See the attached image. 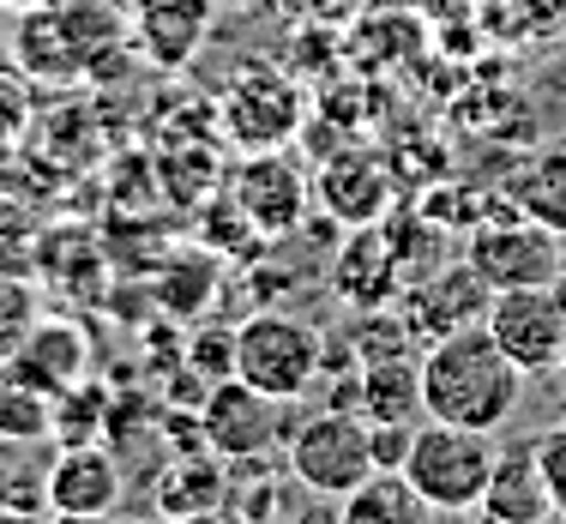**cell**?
Returning a JSON list of instances; mask_svg holds the SVG:
<instances>
[{"instance_id":"cell-13","label":"cell","mask_w":566,"mask_h":524,"mask_svg":"<svg viewBox=\"0 0 566 524\" xmlns=\"http://www.w3.org/2000/svg\"><path fill=\"white\" fill-rule=\"evenodd\" d=\"M127 489V470L109 447L78 440L49 459V518H109Z\"/></svg>"},{"instance_id":"cell-30","label":"cell","mask_w":566,"mask_h":524,"mask_svg":"<svg viewBox=\"0 0 566 524\" xmlns=\"http://www.w3.org/2000/svg\"><path fill=\"white\" fill-rule=\"evenodd\" d=\"M416 422H398V416H374L368 422V447H374V470H403L410 459Z\"/></svg>"},{"instance_id":"cell-15","label":"cell","mask_w":566,"mask_h":524,"mask_svg":"<svg viewBox=\"0 0 566 524\" xmlns=\"http://www.w3.org/2000/svg\"><path fill=\"white\" fill-rule=\"evenodd\" d=\"M489 524H548L555 513V494H548L543 470H536V440H512V447L494 452L489 489H482L476 506Z\"/></svg>"},{"instance_id":"cell-32","label":"cell","mask_w":566,"mask_h":524,"mask_svg":"<svg viewBox=\"0 0 566 524\" xmlns=\"http://www.w3.org/2000/svg\"><path fill=\"white\" fill-rule=\"evenodd\" d=\"M0 7H19L24 12V7H55V0H0Z\"/></svg>"},{"instance_id":"cell-11","label":"cell","mask_w":566,"mask_h":524,"mask_svg":"<svg viewBox=\"0 0 566 524\" xmlns=\"http://www.w3.org/2000/svg\"><path fill=\"white\" fill-rule=\"evenodd\" d=\"M314 206L338 218V230H361V223L392 218L398 206V175L392 157L368 151V145H344L338 157L314 169Z\"/></svg>"},{"instance_id":"cell-1","label":"cell","mask_w":566,"mask_h":524,"mask_svg":"<svg viewBox=\"0 0 566 524\" xmlns=\"http://www.w3.org/2000/svg\"><path fill=\"white\" fill-rule=\"evenodd\" d=\"M422 410L458 428H506L524 405L531 374L489 338V326L452 332V338L422 344Z\"/></svg>"},{"instance_id":"cell-14","label":"cell","mask_w":566,"mask_h":524,"mask_svg":"<svg viewBox=\"0 0 566 524\" xmlns=\"http://www.w3.org/2000/svg\"><path fill=\"white\" fill-rule=\"evenodd\" d=\"M218 0H133V49L164 73H181L206 49Z\"/></svg>"},{"instance_id":"cell-3","label":"cell","mask_w":566,"mask_h":524,"mask_svg":"<svg viewBox=\"0 0 566 524\" xmlns=\"http://www.w3.org/2000/svg\"><path fill=\"white\" fill-rule=\"evenodd\" d=\"M319 368H326V338L283 307H260L235 326V380L260 386L283 405H295L319 380Z\"/></svg>"},{"instance_id":"cell-4","label":"cell","mask_w":566,"mask_h":524,"mask_svg":"<svg viewBox=\"0 0 566 524\" xmlns=\"http://www.w3.org/2000/svg\"><path fill=\"white\" fill-rule=\"evenodd\" d=\"M290 476L295 489H307L314 501L338 506L349 489H361V482L374 476V447H368V416L361 410H319L307 416V422L290 428Z\"/></svg>"},{"instance_id":"cell-5","label":"cell","mask_w":566,"mask_h":524,"mask_svg":"<svg viewBox=\"0 0 566 524\" xmlns=\"http://www.w3.org/2000/svg\"><path fill=\"white\" fill-rule=\"evenodd\" d=\"M560 248H566V235H555L548 223L524 218V211L512 206V211H501V218H482L476 230H470L464 260L482 272V284L501 295V290L555 284L560 277Z\"/></svg>"},{"instance_id":"cell-10","label":"cell","mask_w":566,"mask_h":524,"mask_svg":"<svg viewBox=\"0 0 566 524\" xmlns=\"http://www.w3.org/2000/svg\"><path fill=\"white\" fill-rule=\"evenodd\" d=\"M489 338L518 361L524 374H555L560 349H566V302L555 284H531V290H501L489 307Z\"/></svg>"},{"instance_id":"cell-26","label":"cell","mask_w":566,"mask_h":524,"mask_svg":"<svg viewBox=\"0 0 566 524\" xmlns=\"http://www.w3.org/2000/svg\"><path fill=\"white\" fill-rule=\"evenodd\" d=\"M211 295H218V265L211 260H175L164 272V284H157V302H164L169 314H181V319H193Z\"/></svg>"},{"instance_id":"cell-2","label":"cell","mask_w":566,"mask_h":524,"mask_svg":"<svg viewBox=\"0 0 566 524\" xmlns=\"http://www.w3.org/2000/svg\"><path fill=\"white\" fill-rule=\"evenodd\" d=\"M494 452L501 447H494L489 428H458V422H440V416H422L410 440V459H403V476L416 482L428 513H476Z\"/></svg>"},{"instance_id":"cell-6","label":"cell","mask_w":566,"mask_h":524,"mask_svg":"<svg viewBox=\"0 0 566 524\" xmlns=\"http://www.w3.org/2000/svg\"><path fill=\"white\" fill-rule=\"evenodd\" d=\"M218 120H223V139L235 145V151L290 145L295 127H302V85H295L290 73H277V66H265V61H248L229 78Z\"/></svg>"},{"instance_id":"cell-12","label":"cell","mask_w":566,"mask_h":524,"mask_svg":"<svg viewBox=\"0 0 566 524\" xmlns=\"http://www.w3.org/2000/svg\"><path fill=\"white\" fill-rule=\"evenodd\" d=\"M403 284H410V260H403L392 223H361V230L344 235L338 248V265H332V290H338V302H349L361 314V307H386L398 302Z\"/></svg>"},{"instance_id":"cell-8","label":"cell","mask_w":566,"mask_h":524,"mask_svg":"<svg viewBox=\"0 0 566 524\" xmlns=\"http://www.w3.org/2000/svg\"><path fill=\"white\" fill-rule=\"evenodd\" d=\"M199 434H206V447L218 452V459L272 452L290 440V405L272 392H260V386H248V380H235V374H223V380H211V392L199 398Z\"/></svg>"},{"instance_id":"cell-7","label":"cell","mask_w":566,"mask_h":524,"mask_svg":"<svg viewBox=\"0 0 566 524\" xmlns=\"http://www.w3.org/2000/svg\"><path fill=\"white\" fill-rule=\"evenodd\" d=\"M223 193L253 218V230L272 241V235L302 230L307 206H314V175L295 164L283 145H272V151H241V164L223 175Z\"/></svg>"},{"instance_id":"cell-33","label":"cell","mask_w":566,"mask_h":524,"mask_svg":"<svg viewBox=\"0 0 566 524\" xmlns=\"http://www.w3.org/2000/svg\"><path fill=\"white\" fill-rule=\"evenodd\" d=\"M555 374H560V380H566V349H560V368H555Z\"/></svg>"},{"instance_id":"cell-24","label":"cell","mask_w":566,"mask_h":524,"mask_svg":"<svg viewBox=\"0 0 566 524\" xmlns=\"http://www.w3.org/2000/svg\"><path fill=\"white\" fill-rule=\"evenodd\" d=\"M49 513V464L31 459V447L0 452V518H43Z\"/></svg>"},{"instance_id":"cell-25","label":"cell","mask_w":566,"mask_h":524,"mask_svg":"<svg viewBox=\"0 0 566 524\" xmlns=\"http://www.w3.org/2000/svg\"><path fill=\"white\" fill-rule=\"evenodd\" d=\"M103 416H109V392L97 380H78L73 392L55 398V447H78V440H97Z\"/></svg>"},{"instance_id":"cell-28","label":"cell","mask_w":566,"mask_h":524,"mask_svg":"<svg viewBox=\"0 0 566 524\" xmlns=\"http://www.w3.org/2000/svg\"><path fill=\"white\" fill-rule=\"evenodd\" d=\"M36 314H43V307H36V290L19 284V277H0V361L19 356V344L31 338Z\"/></svg>"},{"instance_id":"cell-29","label":"cell","mask_w":566,"mask_h":524,"mask_svg":"<svg viewBox=\"0 0 566 524\" xmlns=\"http://www.w3.org/2000/svg\"><path fill=\"white\" fill-rule=\"evenodd\" d=\"M536 470H543L548 494H555V513L566 518V416L536 434Z\"/></svg>"},{"instance_id":"cell-31","label":"cell","mask_w":566,"mask_h":524,"mask_svg":"<svg viewBox=\"0 0 566 524\" xmlns=\"http://www.w3.org/2000/svg\"><path fill=\"white\" fill-rule=\"evenodd\" d=\"M555 295L566 302V248H560V277H555Z\"/></svg>"},{"instance_id":"cell-16","label":"cell","mask_w":566,"mask_h":524,"mask_svg":"<svg viewBox=\"0 0 566 524\" xmlns=\"http://www.w3.org/2000/svg\"><path fill=\"white\" fill-rule=\"evenodd\" d=\"M229 494V459H218L211 447H187L169 452L164 470L151 482V513L164 518H218Z\"/></svg>"},{"instance_id":"cell-22","label":"cell","mask_w":566,"mask_h":524,"mask_svg":"<svg viewBox=\"0 0 566 524\" xmlns=\"http://www.w3.org/2000/svg\"><path fill=\"white\" fill-rule=\"evenodd\" d=\"M265 459H272V452L229 459L223 513H235V518H283V513H295V501H290V482H295V476H283V470H272Z\"/></svg>"},{"instance_id":"cell-20","label":"cell","mask_w":566,"mask_h":524,"mask_svg":"<svg viewBox=\"0 0 566 524\" xmlns=\"http://www.w3.org/2000/svg\"><path fill=\"white\" fill-rule=\"evenodd\" d=\"M356 410L368 416H398V422H422V368L410 356H386V361H361L356 368Z\"/></svg>"},{"instance_id":"cell-21","label":"cell","mask_w":566,"mask_h":524,"mask_svg":"<svg viewBox=\"0 0 566 524\" xmlns=\"http://www.w3.org/2000/svg\"><path fill=\"white\" fill-rule=\"evenodd\" d=\"M344 524H416L428 518V501L416 494V482L403 470H374L361 489H349L338 506H332Z\"/></svg>"},{"instance_id":"cell-9","label":"cell","mask_w":566,"mask_h":524,"mask_svg":"<svg viewBox=\"0 0 566 524\" xmlns=\"http://www.w3.org/2000/svg\"><path fill=\"white\" fill-rule=\"evenodd\" d=\"M489 307H494V290L482 284V272L470 260L434 265V272L410 277L403 295H398V314L410 319L416 344H434V338H452V332L482 326Z\"/></svg>"},{"instance_id":"cell-19","label":"cell","mask_w":566,"mask_h":524,"mask_svg":"<svg viewBox=\"0 0 566 524\" xmlns=\"http://www.w3.org/2000/svg\"><path fill=\"white\" fill-rule=\"evenodd\" d=\"M43 440H55V392L19 361H0V447H43Z\"/></svg>"},{"instance_id":"cell-23","label":"cell","mask_w":566,"mask_h":524,"mask_svg":"<svg viewBox=\"0 0 566 524\" xmlns=\"http://www.w3.org/2000/svg\"><path fill=\"white\" fill-rule=\"evenodd\" d=\"M506 193H512V206H518L524 218H536V223H548L555 235H566V145L536 151L531 164L506 181Z\"/></svg>"},{"instance_id":"cell-27","label":"cell","mask_w":566,"mask_h":524,"mask_svg":"<svg viewBox=\"0 0 566 524\" xmlns=\"http://www.w3.org/2000/svg\"><path fill=\"white\" fill-rule=\"evenodd\" d=\"M36 120V78L19 61H0V145H19Z\"/></svg>"},{"instance_id":"cell-17","label":"cell","mask_w":566,"mask_h":524,"mask_svg":"<svg viewBox=\"0 0 566 524\" xmlns=\"http://www.w3.org/2000/svg\"><path fill=\"white\" fill-rule=\"evenodd\" d=\"M19 361L24 374H31V380H43L49 392H73L78 380H91V332L85 326H73V319H43L36 314V326H31V338L19 344Z\"/></svg>"},{"instance_id":"cell-18","label":"cell","mask_w":566,"mask_h":524,"mask_svg":"<svg viewBox=\"0 0 566 524\" xmlns=\"http://www.w3.org/2000/svg\"><path fill=\"white\" fill-rule=\"evenodd\" d=\"M12 61H19L36 85H73V78H85L78 49H73V36H66V24H61L55 7H24Z\"/></svg>"}]
</instances>
